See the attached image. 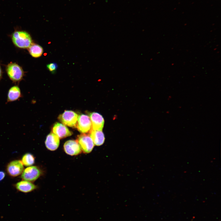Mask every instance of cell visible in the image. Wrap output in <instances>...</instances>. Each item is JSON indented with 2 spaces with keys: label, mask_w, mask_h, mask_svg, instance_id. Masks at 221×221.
Returning <instances> with one entry per match:
<instances>
[{
  "label": "cell",
  "mask_w": 221,
  "mask_h": 221,
  "mask_svg": "<svg viewBox=\"0 0 221 221\" xmlns=\"http://www.w3.org/2000/svg\"><path fill=\"white\" fill-rule=\"evenodd\" d=\"M12 39L14 44L21 48H28L33 44L30 35L25 31L14 32L12 34Z\"/></svg>",
  "instance_id": "6da1fadb"
},
{
  "label": "cell",
  "mask_w": 221,
  "mask_h": 221,
  "mask_svg": "<svg viewBox=\"0 0 221 221\" xmlns=\"http://www.w3.org/2000/svg\"><path fill=\"white\" fill-rule=\"evenodd\" d=\"M7 74L9 78L14 83H19L24 76V72L22 68L15 63L8 64L6 68Z\"/></svg>",
  "instance_id": "7a4b0ae2"
},
{
  "label": "cell",
  "mask_w": 221,
  "mask_h": 221,
  "mask_svg": "<svg viewBox=\"0 0 221 221\" xmlns=\"http://www.w3.org/2000/svg\"><path fill=\"white\" fill-rule=\"evenodd\" d=\"M78 117V114L75 112L66 110L59 115L58 119L64 125L76 128Z\"/></svg>",
  "instance_id": "3957f363"
},
{
  "label": "cell",
  "mask_w": 221,
  "mask_h": 221,
  "mask_svg": "<svg viewBox=\"0 0 221 221\" xmlns=\"http://www.w3.org/2000/svg\"><path fill=\"white\" fill-rule=\"evenodd\" d=\"M41 174V171L38 167L31 166L23 170L21 177L24 180L33 182L38 179Z\"/></svg>",
  "instance_id": "277c9868"
},
{
  "label": "cell",
  "mask_w": 221,
  "mask_h": 221,
  "mask_svg": "<svg viewBox=\"0 0 221 221\" xmlns=\"http://www.w3.org/2000/svg\"><path fill=\"white\" fill-rule=\"evenodd\" d=\"M76 141L84 153H89L92 151L94 144L89 134H82L78 136Z\"/></svg>",
  "instance_id": "5b68a950"
},
{
  "label": "cell",
  "mask_w": 221,
  "mask_h": 221,
  "mask_svg": "<svg viewBox=\"0 0 221 221\" xmlns=\"http://www.w3.org/2000/svg\"><path fill=\"white\" fill-rule=\"evenodd\" d=\"M76 128L82 134L90 132L92 126L90 117L84 114L78 116Z\"/></svg>",
  "instance_id": "8992f818"
},
{
  "label": "cell",
  "mask_w": 221,
  "mask_h": 221,
  "mask_svg": "<svg viewBox=\"0 0 221 221\" xmlns=\"http://www.w3.org/2000/svg\"><path fill=\"white\" fill-rule=\"evenodd\" d=\"M24 170L23 165L21 160H14L7 165L6 171L10 176H17L22 173Z\"/></svg>",
  "instance_id": "52a82bcc"
},
{
  "label": "cell",
  "mask_w": 221,
  "mask_h": 221,
  "mask_svg": "<svg viewBox=\"0 0 221 221\" xmlns=\"http://www.w3.org/2000/svg\"><path fill=\"white\" fill-rule=\"evenodd\" d=\"M65 152L71 156L76 155L81 153V147L77 141L69 140L65 142L64 145Z\"/></svg>",
  "instance_id": "ba28073f"
},
{
  "label": "cell",
  "mask_w": 221,
  "mask_h": 221,
  "mask_svg": "<svg viewBox=\"0 0 221 221\" xmlns=\"http://www.w3.org/2000/svg\"><path fill=\"white\" fill-rule=\"evenodd\" d=\"M52 130V133L61 139L71 136L73 134L64 125L58 122L54 124Z\"/></svg>",
  "instance_id": "9c48e42d"
},
{
  "label": "cell",
  "mask_w": 221,
  "mask_h": 221,
  "mask_svg": "<svg viewBox=\"0 0 221 221\" xmlns=\"http://www.w3.org/2000/svg\"><path fill=\"white\" fill-rule=\"evenodd\" d=\"M89 116L92 130H102L104 123V119L102 115L98 113L93 112L90 114Z\"/></svg>",
  "instance_id": "30bf717a"
},
{
  "label": "cell",
  "mask_w": 221,
  "mask_h": 221,
  "mask_svg": "<svg viewBox=\"0 0 221 221\" xmlns=\"http://www.w3.org/2000/svg\"><path fill=\"white\" fill-rule=\"evenodd\" d=\"M45 143L46 148L51 151H54L58 147L60 139L57 136L51 132L47 136Z\"/></svg>",
  "instance_id": "8fae6325"
},
{
  "label": "cell",
  "mask_w": 221,
  "mask_h": 221,
  "mask_svg": "<svg viewBox=\"0 0 221 221\" xmlns=\"http://www.w3.org/2000/svg\"><path fill=\"white\" fill-rule=\"evenodd\" d=\"M22 97L20 87L17 85L11 87L8 91L6 103L17 101Z\"/></svg>",
  "instance_id": "7c38bea8"
},
{
  "label": "cell",
  "mask_w": 221,
  "mask_h": 221,
  "mask_svg": "<svg viewBox=\"0 0 221 221\" xmlns=\"http://www.w3.org/2000/svg\"><path fill=\"white\" fill-rule=\"evenodd\" d=\"M15 187L18 191L24 193L31 192L37 188V186L31 182L24 180L17 183Z\"/></svg>",
  "instance_id": "4fadbf2b"
},
{
  "label": "cell",
  "mask_w": 221,
  "mask_h": 221,
  "mask_svg": "<svg viewBox=\"0 0 221 221\" xmlns=\"http://www.w3.org/2000/svg\"><path fill=\"white\" fill-rule=\"evenodd\" d=\"M89 135L94 145L100 146L103 144L105 138L102 130H94L92 129Z\"/></svg>",
  "instance_id": "5bb4252c"
},
{
  "label": "cell",
  "mask_w": 221,
  "mask_h": 221,
  "mask_svg": "<svg viewBox=\"0 0 221 221\" xmlns=\"http://www.w3.org/2000/svg\"><path fill=\"white\" fill-rule=\"evenodd\" d=\"M30 55L34 58H38L42 55L43 50L40 45L36 44H32L28 48Z\"/></svg>",
  "instance_id": "9a60e30c"
},
{
  "label": "cell",
  "mask_w": 221,
  "mask_h": 221,
  "mask_svg": "<svg viewBox=\"0 0 221 221\" xmlns=\"http://www.w3.org/2000/svg\"><path fill=\"white\" fill-rule=\"evenodd\" d=\"M21 161L23 165L26 166H31L35 163V158L32 154L26 153L22 156Z\"/></svg>",
  "instance_id": "2e32d148"
},
{
  "label": "cell",
  "mask_w": 221,
  "mask_h": 221,
  "mask_svg": "<svg viewBox=\"0 0 221 221\" xmlns=\"http://www.w3.org/2000/svg\"><path fill=\"white\" fill-rule=\"evenodd\" d=\"M47 67L49 71L52 72H54L57 68V64L55 63H51L48 64L47 65Z\"/></svg>",
  "instance_id": "e0dca14e"
},
{
  "label": "cell",
  "mask_w": 221,
  "mask_h": 221,
  "mask_svg": "<svg viewBox=\"0 0 221 221\" xmlns=\"http://www.w3.org/2000/svg\"><path fill=\"white\" fill-rule=\"evenodd\" d=\"M5 176V173L3 171H0V181L2 180Z\"/></svg>",
  "instance_id": "ac0fdd59"
},
{
  "label": "cell",
  "mask_w": 221,
  "mask_h": 221,
  "mask_svg": "<svg viewBox=\"0 0 221 221\" xmlns=\"http://www.w3.org/2000/svg\"><path fill=\"white\" fill-rule=\"evenodd\" d=\"M2 71L1 66H0V81L2 77Z\"/></svg>",
  "instance_id": "d6986e66"
}]
</instances>
